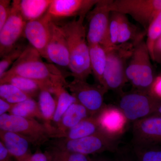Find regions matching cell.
Wrapping results in <instances>:
<instances>
[{
    "instance_id": "cell-7",
    "label": "cell",
    "mask_w": 161,
    "mask_h": 161,
    "mask_svg": "<svg viewBox=\"0 0 161 161\" xmlns=\"http://www.w3.org/2000/svg\"><path fill=\"white\" fill-rule=\"evenodd\" d=\"M116 140L101 132L78 139H54L51 147L89 156L105 151L115 152L117 149Z\"/></svg>"
},
{
    "instance_id": "cell-30",
    "label": "cell",
    "mask_w": 161,
    "mask_h": 161,
    "mask_svg": "<svg viewBox=\"0 0 161 161\" xmlns=\"http://www.w3.org/2000/svg\"><path fill=\"white\" fill-rule=\"evenodd\" d=\"M146 41L151 60H153V48L156 40L161 36V11L156 15L147 31Z\"/></svg>"
},
{
    "instance_id": "cell-9",
    "label": "cell",
    "mask_w": 161,
    "mask_h": 161,
    "mask_svg": "<svg viewBox=\"0 0 161 161\" xmlns=\"http://www.w3.org/2000/svg\"><path fill=\"white\" fill-rule=\"evenodd\" d=\"M66 88L91 116H96L105 105L104 96L108 91L98 84H91L86 80L74 78L71 82H68Z\"/></svg>"
},
{
    "instance_id": "cell-12",
    "label": "cell",
    "mask_w": 161,
    "mask_h": 161,
    "mask_svg": "<svg viewBox=\"0 0 161 161\" xmlns=\"http://www.w3.org/2000/svg\"><path fill=\"white\" fill-rule=\"evenodd\" d=\"M98 0H53L46 14L52 21L87 14Z\"/></svg>"
},
{
    "instance_id": "cell-40",
    "label": "cell",
    "mask_w": 161,
    "mask_h": 161,
    "mask_svg": "<svg viewBox=\"0 0 161 161\" xmlns=\"http://www.w3.org/2000/svg\"><path fill=\"white\" fill-rule=\"evenodd\" d=\"M154 116H158V117H160L161 118V105L159 107L158 110L157 111L155 114H154Z\"/></svg>"
},
{
    "instance_id": "cell-33",
    "label": "cell",
    "mask_w": 161,
    "mask_h": 161,
    "mask_svg": "<svg viewBox=\"0 0 161 161\" xmlns=\"http://www.w3.org/2000/svg\"><path fill=\"white\" fill-rule=\"evenodd\" d=\"M12 9L10 0H0V29L9 18Z\"/></svg>"
},
{
    "instance_id": "cell-34",
    "label": "cell",
    "mask_w": 161,
    "mask_h": 161,
    "mask_svg": "<svg viewBox=\"0 0 161 161\" xmlns=\"http://www.w3.org/2000/svg\"><path fill=\"white\" fill-rule=\"evenodd\" d=\"M151 95L161 100V75L156 77L150 91Z\"/></svg>"
},
{
    "instance_id": "cell-18",
    "label": "cell",
    "mask_w": 161,
    "mask_h": 161,
    "mask_svg": "<svg viewBox=\"0 0 161 161\" xmlns=\"http://www.w3.org/2000/svg\"><path fill=\"white\" fill-rule=\"evenodd\" d=\"M89 112L78 102L73 103L65 112L60 122L54 127L53 138H60L62 134L91 116Z\"/></svg>"
},
{
    "instance_id": "cell-10",
    "label": "cell",
    "mask_w": 161,
    "mask_h": 161,
    "mask_svg": "<svg viewBox=\"0 0 161 161\" xmlns=\"http://www.w3.org/2000/svg\"><path fill=\"white\" fill-rule=\"evenodd\" d=\"M19 0L12 3L11 13L9 18L0 29V57L2 58L17 44L24 35L26 23L19 8Z\"/></svg>"
},
{
    "instance_id": "cell-2",
    "label": "cell",
    "mask_w": 161,
    "mask_h": 161,
    "mask_svg": "<svg viewBox=\"0 0 161 161\" xmlns=\"http://www.w3.org/2000/svg\"><path fill=\"white\" fill-rule=\"evenodd\" d=\"M85 16L74 18L60 26L66 38L69 53V68L75 79L86 80L92 72L89 47L84 24Z\"/></svg>"
},
{
    "instance_id": "cell-20",
    "label": "cell",
    "mask_w": 161,
    "mask_h": 161,
    "mask_svg": "<svg viewBox=\"0 0 161 161\" xmlns=\"http://www.w3.org/2000/svg\"><path fill=\"white\" fill-rule=\"evenodd\" d=\"M89 47L92 74L98 84L104 87V74L106 65V51L101 44L89 45Z\"/></svg>"
},
{
    "instance_id": "cell-32",
    "label": "cell",
    "mask_w": 161,
    "mask_h": 161,
    "mask_svg": "<svg viewBox=\"0 0 161 161\" xmlns=\"http://www.w3.org/2000/svg\"><path fill=\"white\" fill-rule=\"evenodd\" d=\"M135 155L136 161H161V148L137 147Z\"/></svg>"
},
{
    "instance_id": "cell-19",
    "label": "cell",
    "mask_w": 161,
    "mask_h": 161,
    "mask_svg": "<svg viewBox=\"0 0 161 161\" xmlns=\"http://www.w3.org/2000/svg\"><path fill=\"white\" fill-rule=\"evenodd\" d=\"M3 83H9L14 86L32 98L39 96L40 92L43 89L49 90L43 83L18 75H3L0 78V84Z\"/></svg>"
},
{
    "instance_id": "cell-24",
    "label": "cell",
    "mask_w": 161,
    "mask_h": 161,
    "mask_svg": "<svg viewBox=\"0 0 161 161\" xmlns=\"http://www.w3.org/2000/svg\"><path fill=\"white\" fill-rule=\"evenodd\" d=\"M66 88L63 86H60L55 88L52 94L56 96L57 104L54 116L53 119V127L56 126L60 122L65 112L73 103L77 102V99L71 94L67 92Z\"/></svg>"
},
{
    "instance_id": "cell-26",
    "label": "cell",
    "mask_w": 161,
    "mask_h": 161,
    "mask_svg": "<svg viewBox=\"0 0 161 161\" xmlns=\"http://www.w3.org/2000/svg\"><path fill=\"white\" fill-rule=\"evenodd\" d=\"M122 14L120 13L115 11H112L110 14L106 37L101 45L105 49L112 48L117 44Z\"/></svg>"
},
{
    "instance_id": "cell-8",
    "label": "cell",
    "mask_w": 161,
    "mask_h": 161,
    "mask_svg": "<svg viewBox=\"0 0 161 161\" xmlns=\"http://www.w3.org/2000/svg\"><path fill=\"white\" fill-rule=\"evenodd\" d=\"M110 11L129 15L147 32L156 15L161 11V0H110Z\"/></svg>"
},
{
    "instance_id": "cell-28",
    "label": "cell",
    "mask_w": 161,
    "mask_h": 161,
    "mask_svg": "<svg viewBox=\"0 0 161 161\" xmlns=\"http://www.w3.org/2000/svg\"><path fill=\"white\" fill-rule=\"evenodd\" d=\"M49 161H91L89 156L50 147L45 151Z\"/></svg>"
},
{
    "instance_id": "cell-25",
    "label": "cell",
    "mask_w": 161,
    "mask_h": 161,
    "mask_svg": "<svg viewBox=\"0 0 161 161\" xmlns=\"http://www.w3.org/2000/svg\"><path fill=\"white\" fill-rule=\"evenodd\" d=\"M9 114L24 118H37L42 119L39 105L33 98H29L22 102L15 104L9 112Z\"/></svg>"
},
{
    "instance_id": "cell-21",
    "label": "cell",
    "mask_w": 161,
    "mask_h": 161,
    "mask_svg": "<svg viewBox=\"0 0 161 161\" xmlns=\"http://www.w3.org/2000/svg\"><path fill=\"white\" fill-rule=\"evenodd\" d=\"M101 132L102 131L101 130L96 116H91L64 133L58 139H78Z\"/></svg>"
},
{
    "instance_id": "cell-22",
    "label": "cell",
    "mask_w": 161,
    "mask_h": 161,
    "mask_svg": "<svg viewBox=\"0 0 161 161\" xmlns=\"http://www.w3.org/2000/svg\"><path fill=\"white\" fill-rule=\"evenodd\" d=\"M53 0L20 1L21 14L26 22L38 19L46 13Z\"/></svg>"
},
{
    "instance_id": "cell-41",
    "label": "cell",
    "mask_w": 161,
    "mask_h": 161,
    "mask_svg": "<svg viewBox=\"0 0 161 161\" xmlns=\"http://www.w3.org/2000/svg\"><path fill=\"white\" fill-rule=\"evenodd\" d=\"M117 161H132V160L130 158L128 157H124L121 158L117 160Z\"/></svg>"
},
{
    "instance_id": "cell-27",
    "label": "cell",
    "mask_w": 161,
    "mask_h": 161,
    "mask_svg": "<svg viewBox=\"0 0 161 161\" xmlns=\"http://www.w3.org/2000/svg\"><path fill=\"white\" fill-rule=\"evenodd\" d=\"M122 14L117 44L127 43L131 40L133 42L146 34L145 32L138 31V28L130 23L126 15Z\"/></svg>"
},
{
    "instance_id": "cell-35",
    "label": "cell",
    "mask_w": 161,
    "mask_h": 161,
    "mask_svg": "<svg viewBox=\"0 0 161 161\" xmlns=\"http://www.w3.org/2000/svg\"><path fill=\"white\" fill-rule=\"evenodd\" d=\"M23 161H49L45 152L38 149L34 153Z\"/></svg>"
},
{
    "instance_id": "cell-16",
    "label": "cell",
    "mask_w": 161,
    "mask_h": 161,
    "mask_svg": "<svg viewBox=\"0 0 161 161\" xmlns=\"http://www.w3.org/2000/svg\"><path fill=\"white\" fill-rule=\"evenodd\" d=\"M50 26V38L46 50L47 60L59 66L69 68V53L66 38L56 22L51 21Z\"/></svg>"
},
{
    "instance_id": "cell-15",
    "label": "cell",
    "mask_w": 161,
    "mask_h": 161,
    "mask_svg": "<svg viewBox=\"0 0 161 161\" xmlns=\"http://www.w3.org/2000/svg\"><path fill=\"white\" fill-rule=\"evenodd\" d=\"M95 116L101 131L116 140L125 132L128 121L119 108L111 105L105 104Z\"/></svg>"
},
{
    "instance_id": "cell-29",
    "label": "cell",
    "mask_w": 161,
    "mask_h": 161,
    "mask_svg": "<svg viewBox=\"0 0 161 161\" xmlns=\"http://www.w3.org/2000/svg\"><path fill=\"white\" fill-rule=\"evenodd\" d=\"M0 98L15 104L32 98L14 86L3 83L0 84Z\"/></svg>"
},
{
    "instance_id": "cell-39",
    "label": "cell",
    "mask_w": 161,
    "mask_h": 161,
    "mask_svg": "<svg viewBox=\"0 0 161 161\" xmlns=\"http://www.w3.org/2000/svg\"><path fill=\"white\" fill-rule=\"evenodd\" d=\"M91 161H112L108 159L102 158H92Z\"/></svg>"
},
{
    "instance_id": "cell-6",
    "label": "cell",
    "mask_w": 161,
    "mask_h": 161,
    "mask_svg": "<svg viewBox=\"0 0 161 161\" xmlns=\"http://www.w3.org/2000/svg\"><path fill=\"white\" fill-rule=\"evenodd\" d=\"M120 95L119 108L128 120L133 122L152 116L161 105V100L149 92L135 90Z\"/></svg>"
},
{
    "instance_id": "cell-17",
    "label": "cell",
    "mask_w": 161,
    "mask_h": 161,
    "mask_svg": "<svg viewBox=\"0 0 161 161\" xmlns=\"http://www.w3.org/2000/svg\"><path fill=\"white\" fill-rule=\"evenodd\" d=\"M1 142L17 161H23L31 155L28 139L15 133L0 130Z\"/></svg>"
},
{
    "instance_id": "cell-23",
    "label": "cell",
    "mask_w": 161,
    "mask_h": 161,
    "mask_svg": "<svg viewBox=\"0 0 161 161\" xmlns=\"http://www.w3.org/2000/svg\"><path fill=\"white\" fill-rule=\"evenodd\" d=\"M52 93L49 90L43 89L41 90L38 96V105L41 115L42 120L54 133L55 128L52 125L54 116L57 102L56 98L52 95Z\"/></svg>"
},
{
    "instance_id": "cell-13",
    "label": "cell",
    "mask_w": 161,
    "mask_h": 161,
    "mask_svg": "<svg viewBox=\"0 0 161 161\" xmlns=\"http://www.w3.org/2000/svg\"><path fill=\"white\" fill-rule=\"evenodd\" d=\"M51 21L45 14L38 19L27 22L24 31V36L30 45L46 60L47 47L50 38Z\"/></svg>"
},
{
    "instance_id": "cell-36",
    "label": "cell",
    "mask_w": 161,
    "mask_h": 161,
    "mask_svg": "<svg viewBox=\"0 0 161 161\" xmlns=\"http://www.w3.org/2000/svg\"><path fill=\"white\" fill-rule=\"evenodd\" d=\"M153 61L161 64V36L156 40L154 44Z\"/></svg>"
},
{
    "instance_id": "cell-4",
    "label": "cell",
    "mask_w": 161,
    "mask_h": 161,
    "mask_svg": "<svg viewBox=\"0 0 161 161\" xmlns=\"http://www.w3.org/2000/svg\"><path fill=\"white\" fill-rule=\"evenodd\" d=\"M133 48V42H127L105 49L107 61L104 81L107 91L123 92V87L128 81L126 76L127 63L132 56Z\"/></svg>"
},
{
    "instance_id": "cell-37",
    "label": "cell",
    "mask_w": 161,
    "mask_h": 161,
    "mask_svg": "<svg viewBox=\"0 0 161 161\" xmlns=\"http://www.w3.org/2000/svg\"><path fill=\"white\" fill-rule=\"evenodd\" d=\"M14 158L3 143L0 142V161H13Z\"/></svg>"
},
{
    "instance_id": "cell-11",
    "label": "cell",
    "mask_w": 161,
    "mask_h": 161,
    "mask_svg": "<svg viewBox=\"0 0 161 161\" xmlns=\"http://www.w3.org/2000/svg\"><path fill=\"white\" fill-rule=\"evenodd\" d=\"M110 0H98L87 14L88 29L86 32L89 45L103 44L106 37L111 11Z\"/></svg>"
},
{
    "instance_id": "cell-3",
    "label": "cell",
    "mask_w": 161,
    "mask_h": 161,
    "mask_svg": "<svg viewBox=\"0 0 161 161\" xmlns=\"http://www.w3.org/2000/svg\"><path fill=\"white\" fill-rule=\"evenodd\" d=\"M145 35L133 41L134 48L126 69L127 80L136 90L150 92L154 78L151 58L144 40Z\"/></svg>"
},
{
    "instance_id": "cell-1",
    "label": "cell",
    "mask_w": 161,
    "mask_h": 161,
    "mask_svg": "<svg viewBox=\"0 0 161 161\" xmlns=\"http://www.w3.org/2000/svg\"><path fill=\"white\" fill-rule=\"evenodd\" d=\"M41 58L34 47L27 45L4 75H18L36 80L46 86L51 93L60 86L66 88L68 82L63 73L54 64L45 63Z\"/></svg>"
},
{
    "instance_id": "cell-38",
    "label": "cell",
    "mask_w": 161,
    "mask_h": 161,
    "mask_svg": "<svg viewBox=\"0 0 161 161\" xmlns=\"http://www.w3.org/2000/svg\"><path fill=\"white\" fill-rule=\"evenodd\" d=\"M14 104L9 103L4 99L0 98V116L6 114L11 109Z\"/></svg>"
},
{
    "instance_id": "cell-5",
    "label": "cell",
    "mask_w": 161,
    "mask_h": 161,
    "mask_svg": "<svg viewBox=\"0 0 161 161\" xmlns=\"http://www.w3.org/2000/svg\"><path fill=\"white\" fill-rule=\"evenodd\" d=\"M0 130L15 132L28 139L31 144L39 146L50 138L53 132L44 124H41L34 119L4 114L0 116Z\"/></svg>"
},
{
    "instance_id": "cell-14",
    "label": "cell",
    "mask_w": 161,
    "mask_h": 161,
    "mask_svg": "<svg viewBox=\"0 0 161 161\" xmlns=\"http://www.w3.org/2000/svg\"><path fill=\"white\" fill-rule=\"evenodd\" d=\"M132 134L137 147L161 144V118L152 115L134 122Z\"/></svg>"
},
{
    "instance_id": "cell-31",
    "label": "cell",
    "mask_w": 161,
    "mask_h": 161,
    "mask_svg": "<svg viewBox=\"0 0 161 161\" xmlns=\"http://www.w3.org/2000/svg\"><path fill=\"white\" fill-rule=\"evenodd\" d=\"M27 46L18 43L14 48L1 58L0 61V78L8 70L9 67L20 58Z\"/></svg>"
}]
</instances>
